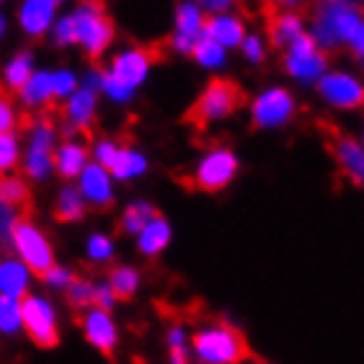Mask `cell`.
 Here are the masks:
<instances>
[{"instance_id": "obj_1", "label": "cell", "mask_w": 364, "mask_h": 364, "mask_svg": "<svg viewBox=\"0 0 364 364\" xmlns=\"http://www.w3.org/2000/svg\"><path fill=\"white\" fill-rule=\"evenodd\" d=\"M189 351L197 364H245L250 356L242 330L234 322H210L197 327L189 338Z\"/></svg>"}, {"instance_id": "obj_2", "label": "cell", "mask_w": 364, "mask_h": 364, "mask_svg": "<svg viewBox=\"0 0 364 364\" xmlns=\"http://www.w3.org/2000/svg\"><path fill=\"white\" fill-rule=\"evenodd\" d=\"M245 104H247V96L237 82L229 80V77H213L208 82V88L203 91V96L183 114V122L192 125L197 133H203L210 122L229 117L237 109H242Z\"/></svg>"}, {"instance_id": "obj_3", "label": "cell", "mask_w": 364, "mask_h": 364, "mask_svg": "<svg viewBox=\"0 0 364 364\" xmlns=\"http://www.w3.org/2000/svg\"><path fill=\"white\" fill-rule=\"evenodd\" d=\"M362 19L364 11L354 0H324L316 14V38L330 48L346 41H354Z\"/></svg>"}, {"instance_id": "obj_4", "label": "cell", "mask_w": 364, "mask_h": 364, "mask_svg": "<svg viewBox=\"0 0 364 364\" xmlns=\"http://www.w3.org/2000/svg\"><path fill=\"white\" fill-rule=\"evenodd\" d=\"M11 245L16 247V253L24 261V269L32 272L41 282H46V277L56 269V258H53L51 242L43 237L30 218H19L14 223V232H11Z\"/></svg>"}, {"instance_id": "obj_5", "label": "cell", "mask_w": 364, "mask_h": 364, "mask_svg": "<svg viewBox=\"0 0 364 364\" xmlns=\"http://www.w3.org/2000/svg\"><path fill=\"white\" fill-rule=\"evenodd\" d=\"M72 19H75L77 43L85 46V51L91 53L93 59L102 56V51L114 38V24L107 16L102 0H82L77 11L72 14Z\"/></svg>"}, {"instance_id": "obj_6", "label": "cell", "mask_w": 364, "mask_h": 364, "mask_svg": "<svg viewBox=\"0 0 364 364\" xmlns=\"http://www.w3.org/2000/svg\"><path fill=\"white\" fill-rule=\"evenodd\" d=\"M21 311V327L30 335V341L41 348H56L59 346V324H56V314H53L51 304L27 295L19 304Z\"/></svg>"}, {"instance_id": "obj_7", "label": "cell", "mask_w": 364, "mask_h": 364, "mask_svg": "<svg viewBox=\"0 0 364 364\" xmlns=\"http://www.w3.org/2000/svg\"><path fill=\"white\" fill-rule=\"evenodd\" d=\"M237 171H240V160H237V154L232 149H213L197 165V171H194L189 183H192L194 189H200V192L215 194L223 192L234 181Z\"/></svg>"}, {"instance_id": "obj_8", "label": "cell", "mask_w": 364, "mask_h": 364, "mask_svg": "<svg viewBox=\"0 0 364 364\" xmlns=\"http://www.w3.org/2000/svg\"><path fill=\"white\" fill-rule=\"evenodd\" d=\"M53 114H56V109L48 107L41 114L38 128L32 131L30 152H27V160H24V171L30 173L32 178H46L53 168V125H51Z\"/></svg>"}, {"instance_id": "obj_9", "label": "cell", "mask_w": 364, "mask_h": 364, "mask_svg": "<svg viewBox=\"0 0 364 364\" xmlns=\"http://www.w3.org/2000/svg\"><path fill=\"white\" fill-rule=\"evenodd\" d=\"M322 128H324V136H327V144L333 149L338 168L343 171V176L351 183L364 186V146H359L351 136H346L343 131H338V128L327 125V122H322Z\"/></svg>"}, {"instance_id": "obj_10", "label": "cell", "mask_w": 364, "mask_h": 364, "mask_svg": "<svg viewBox=\"0 0 364 364\" xmlns=\"http://www.w3.org/2000/svg\"><path fill=\"white\" fill-rule=\"evenodd\" d=\"M77 322H80L82 333H85V341L93 348H99L109 362H114L120 335H117V324L112 319V314L102 311V309H85V311L77 314Z\"/></svg>"}, {"instance_id": "obj_11", "label": "cell", "mask_w": 364, "mask_h": 364, "mask_svg": "<svg viewBox=\"0 0 364 364\" xmlns=\"http://www.w3.org/2000/svg\"><path fill=\"white\" fill-rule=\"evenodd\" d=\"M165 46V43H160V46H149V48H136V51H128V53H120L117 59L112 61V77H117V80L125 85V88H136L139 82L146 77V72H149V67H152L154 61L162 59L160 48Z\"/></svg>"}, {"instance_id": "obj_12", "label": "cell", "mask_w": 364, "mask_h": 364, "mask_svg": "<svg viewBox=\"0 0 364 364\" xmlns=\"http://www.w3.org/2000/svg\"><path fill=\"white\" fill-rule=\"evenodd\" d=\"M319 93L335 107H343V109H356L364 107V85L356 82L348 75L333 72V75H324L319 80Z\"/></svg>"}, {"instance_id": "obj_13", "label": "cell", "mask_w": 364, "mask_h": 364, "mask_svg": "<svg viewBox=\"0 0 364 364\" xmlns=\"http://www.w3.org/2000/svg\"><path fill=\"white\" fill-rule=\"evenodd\" d=\"M293 114V99L284 88H274L266 91L253 104V125L255 128H272V125H282L287 117Z\"/></svg>"}, {"instance_id": "obj_14", "label": "cell", "mask_w": 364, "mask_h": 364, "mask_svg": "<svg viewBox=\"0 0 364 364\" xmlns=\"http://www.w3.org/2000/svg\"><path fill=\"white\" fill-rule=\"evenodd\" d=\"M203 38V14L194 3H181L178 14H176V35H173L171 46L181 53H192L194 43Z\"/></svg>"}, {"instance_id": "obj_15", "label": "cell", "mask_w": 364, "mask_h": 364, "mask_svg": "<svg viewBox=\"0 0 364 364\" xmlns=\"http://www.w3.org/2000/svg\"><path fill=\"white\" fill-rule=\"evenodd\" d=\"M263 14H266V30H269V41L272 46L282 48V46H290V43L304 32V24L295 14H282L279 6L274 0H266L263 3Z\"/></svg>"}, {"instance_id": "obj_16", "label": "cell", "mask_w": 364, "mask_h": 364, "mask_svg": "<svg viewBox=\"0 0 364 364\" xmlns=\"http://www.w3.org/2000/svg\"><path fill=\"white\" fill-rule=\"evenodd\" d=\"M82 192L88 200H91L96 208H112L114 203V197H112V183H109V176L104 171L102 165H85L82 168Z\"/></svg>"}, {"instance_id": "obj_17", "label": "cell", "mask_w": 364, "mask_h": 364, "mask_svg": "<svg viewBox=\"0 0 364 364\" xmlns=\"http://www.w3.org/2000/svg\"><path fill=\"white\" fill-rule=\"evenodd\" d=\"M93 112H96V93L91 88H82V91L72 93L70 104H67V117H70V125L77 128V131L91 139V122H93Z\"/></svg>"}, {"instance_id": "obj_18", "label": "cell", "mask_w": 364, "mask_h": 364, "mask_svg": "<svg viewBox=\"0 0 364 364\" xmlns=\"http://www.w3.org/2000/svg\"><path fill=\"white\" fill-rule=\"evenodd\" d=\"M171 223L165 221L162 215H157V218H152V221L146 223L141 229V234H139V253L146 255V258H157V255L171 245Z\"/></svg>"}, {"instance_id": "obj_19", "label": "cell", "mask_w": 364, "mask_h": 364, "mask_svg": "<svg viewBox=\"0 0 364 364\" xmlns=\"http://www.w3.org/2000/svg\"><path fill=\"white\" fill-rule=\"evenodd\" d=\"M53 11H56V0H24L19 11L21 27L30 35H41V32L48 30Z\"/></svg>"}, {"instance_id": "obj_20", "label": "cell", "mask_w": 364, "mask_h": 364, "mask_svg": "<svg viewBox=\"0 0 364 364\" xmlns=\"http://www.w3.org/2000/svg\"><path fill=\"white\" fill-rule=\"evenodd\" d=\"M203 35L215 41L218 46H237L242 43L245 38V27L240 19H232V16H210V19H203Z\"/></svg>"}, {"instance_id": "obj_21", "label": "cell", "mask_w": 364, "mask_h": 364, "mask_svg": "<svg viewBox=\"0 0 364 364\" xmlns=\"http://www.w3.org/2000/svg\"><path fill=\"white\" fill-rule=\"evenodd\" d=\"M107 277H109L107 284H109L114 301H131L141 287V274L133 266H112Z\"/></svg>"}, {"instance_id": "obj_22", "label": "cell", "mask_w": 364, "mask_h": 364, "mask_svg": "<svg viewBox=\"0 0 364 364\" xmlns=\"http://www.w3.org/2000/svg\"><path fill=\"white\" fill-rule=\"evenodd\" d=\"M0 293L19 301L21 295L27 298V269L14 258L0 261Z\"/></svg>"}, {"instance_id": "obj_23", "label": "cell", "mask_w": 364, "mask_h": 364, "mask_svg": "<svg viewBox=\"0 0 364 364\" xmlns=\"http://www.w3.org/2000/svg\"><path fill=\"white\" fill-rule=\"evenodd\" d=\"M284 67H287V72H290L293 77L311 82V80H316V77H319V75L324 72V67H327V56H324V53H319V51L304 53V56L287 53V59H284Z\"/></svg>"}, {"instance_id": "obj_24", "label": "cell", "mask_w": 364, "mask_h": 364, "mask_svg": "<svg viewBox=\"0 0 364 364\" xmlns=\"http://www.w3.org/2000/svg\"><path fill=\"white\" fill-rule=\"evenodd\" d=\"M0 203L11 205L14 210H19L24 218H30L32 210V197L27 183L14 176H0Z\"/></svg>"}, {"instance_id": "obj_25", "label": "cell", "mask_w": 364, "mask_h": 364, "mask_svg": "<svg viewBox=\"0 0 364 364\" xmlns=\"http://www.w3.org/2000/svg\"><path fill=\"white\" fill-rule=\"evenodd\" d=\"M85 215V200L77 189L72 186H64L56 200V208H53V218L61 223H72V221H80Z\"/></svg>"}, {"instance_id": "obj_26", "label": "cell", "mask_w": 364, "mask_h": 364, "mask_svg": "<svg viewBox=\"0 0 364 364\" xmlns=\"http://www.w3.org/2000/svg\"><path fill=\"white\" fill-rule=\"evenodd\" d=\"M85 157H88L85 146H80V144H64L59 152L53 154V165H56V171L64 178H75L85 168Z\"/></svg>"}, {"instance_id": "obj_27", "label": "cell", "mask_w": 364, "mask_h": 364, "mask_svg": "<svg viewBox=\"0 0 364 364\" xmlns=\"http://www.w3.org/2000/svg\"><path fill=\"white\" fill-rule=\"evenodd\" d=\"M160 213H157V208L149 203H131L128 208H125V213H122L120 218V232L122 234H141V229L146 226V223L152 221V218H157Z\"/></svg>"}, {"instance_id": "obj_28", "label": "cell", "mask_w": 364, "mask_h": 364, "mask_svg": "<svg viewBox=\"0 0 364 364\" xmlns=\"http://www.w3.org/2000/svg\"><path fill=\"white\" fill-rule=\"evenodd\" d=\"M53 96L51 91V72H32V77L27 80V85L21 88V99L30 104V107H38V104H46Z\"/></svg>"}, {"instance_id": "obj_29", "label": "cell", "mask_w": 364, "mask_h": 364, "mask_svg": "<svg viewBox=\"0 0 364 364\" xmlns=\"http://www.w3.org/2000/svg\"><path fill=\"white\" fill-rule=\"evenodd\" d=\"M109 171L114 178H133V176H141L146 171V160L133 149H117V157H114Z\"/></svg>"}, {"instance_id": "obj_30", "label": "cell", "mask_w": 364, "mask_h": 364, "mask_svg": "<svg viewBox=\"0 0 364 364\" xmlns=\"http://www.w3.org/2000/svg\"><path fill=\"white\" fill-rule=\"evenodd\" d=\"M30 77H32V56L30 53H19V56L6 67V82H9L11 91H21Z\"/></svg>"}, {"instance_id": "obj_31", "label": "cell", "mask_w": 364, "mask_h": 364, "mask_svg": "<svg viewBox=\"0 0 364 364\" xmlns=\"http://www.w3.org/2000/svg\"><path fill=\"white\" fill-rule=\"evenodd\" d=\"M19 327H21L19 301H14V298L0 293V330L11 335V333H16Z\"/></svg>"}, {"instance_id": "obj_32", "label": "cell", "mask_w": 364, "mask_h": 364, "mask_svg": "<svg viewBox=\"0 0 364 364\" xmlns=\"http://www.w3.org/2000/svg\"><path fill=\"white\" fill-rule=\"evenodd\" d=\"M192 53L200 59V64H205V67H218L223 61V48L218 46L215 41H210V38H200V41L194 43Z\"/></svg>"}, {"instance_id": "obj_33", "label": "cell", "mask_w": 364, "mask_h": 364, "mask_svg": "<svg viewBox=\"0 0 364 364\" xmlns=\"http://www.w3.org/2000/svg\"><path fill=\"white\" fill-rule=\"evenodd\" d=\"M189 327L183 322H171L165 330V346H168V354L171 351H189Z\"/></svg>"}, {"instance_id": "obj_34", "label": "cell", "mask_w": 364, "mask_h": 364, "mask_svg": "<svg viewBox=\"0 0 364 364\" xmlns=\"http://www.w3.org/2000/svg\"><path fill=\"white\" fill-rule=\"evenodd\" d=\"M88 255H91L93 261L107 263V261H112V255H114V245H112L109 237L93 234L91 240H88Z\"/></svg>"}, {"instance_id": "obj_35", "label": "cell", "mask_w": 364, "mask_h": 364, "mask_svg": "<svg viewBox=\"0 0 364 364\" xmlns=\"http://www.w3.org/2000/svg\"><path fill=\"white\" fill-rule=\"evenodd\" d=\"M16 139L14 136H0V176L9 171V168H14V162H16Z\"/></svg>"}, {"instance_id": "obj_36", "label": "cell", "mask_w": 364, "mask_h": 364, "mask_svg": "<svg viewBox=\"0 0 364 364\" xmlns=\"http://www.w3.org/2000/svg\"><path fill=\"white\" fill-rule=\"evenodd\" d=\"M102 88L109 93L114 102H128V99H131V93H133L131 88H125L117 77H112L109 72H104V75H102Z\"/></svg>"}, {"instance_id": "obj_37", "label": "cell", "mask_w": 364, "mask_h": 364, "mask_svg": "<svg viewBox=\"0 0 364 364\" xmlns=\"http://www.w3.org/2000/svg\"><path fill=\"white\" fill-rule=\"evenodd\" d=\"M51 91L53 96H67V93L75 91V75L67 70L51 72Z\"/></svg>"}, {"instance_id": "obj_38", "label": "cell", "mask_w": 364, "mask_h": 364, "mask_svg": "<svg viewBox=\"0 0 364 364\" xmlns=\"http://www.w3.org/2000/svg\"><path fill=\"white\" fill-rule=\"evenodd\" d=\"M53 38L59 46H67V43H77V35H75V19L72 16H64V19L56 24L53 30Z\"/></svg>"}, {"instance_id": "obj_39", "label": "cell", "mask_w": 364, "mask_h": 364, "mask_svg": "<svg viewBox=\"0 0 364 364\" xmlns=\"http://www.w3.org/2000/svg\"><path fill=\"white\" fill-rule=\"evenodd\" d=\"M11 125H14V109H11L9 96L0 91V136H6L11 131Z\"/></svg>"}, {"instance_id": "obj_40", "label": "cell", "mask_w": 364, "mask_h": 364, "mask_svg": "<svg viewBox=\"0 0 364 364\" xmlns=\"http://www.w3.org/2000/svg\"><path fill=\"white\" fill-rule=\"evenodd\" d=\"M96 157H99V165L109 171L112 162H114V157H117V146H114V144H109V141H102L99 146H96Z\"/></svg>"}, {"instance_id": "obj_41", "label": "cell", "mask_w": 364, "mask_h": 364, "mask_svg": "<svg viewBox=\"0 0 364 364\" xmlns=\"http://www.w3.org/2000/svg\"><path fill=\"white\" fill-rule=\"evenodd\" d=\"M245 53H247V59L253 61H263V48H261V41L258 38H247V41L242 43Z\"/></svg>"}, {"instance_id": "obj_42", "label": "cell", "mask_w": 364, "mask_h": 364, "mask_svg": "<svg viewBox=\"0 0 364 364\" xmlns=\"http://www.w3.org/2000/svg\"><path fill=\"white\" fill-rule=\"evenodd\" d=\"M200 3H203L208 11H226L234 3V0H200Z\"/></svg>"}, {"instance_id": "obj_43", "label": "cell", "mask_w": 364, "mask_h": 364, "mask_svg": "<svg viewBox=\"0 0 364 364\" xmlns=\"http://www.w3.org/2000/svg\"><path fill=\"white\" fill-rule=\"evenodd\" d=\"M354 48H356V53L359 56H364V19H362V24H359V30H356V35H354Z\"/></svg>"}, {"instance_id": "obj_44", "label": "cell", "mask_w": 364, "mask_h": 364, "mask_svg": "<svg viewBox=\"0 0 364 364\" xmlns=\"http://www.w3.org/2000/svg\"><path fill=\"white\" fill-rule=\"evenodd\" d=\"M274 3H277V6H279V3H284V6H293L295 0H274Z\"/></svg>"}, {"instance_id": "obj_45", "label": "cell", "mask_w": 364, "mask_h": 364, "mask_svg": "<svg viewBox=\"0 0 364 364\" xmlns=\"http://www.w3.org/2000/svg\"><path fill=\"white\" fill-rule=\"evenodd\" d=\"M3 27H6V21H3V16H0V35H3Z\"/></svg>"}, {"instance_id": "obj_46", "label": "cell", "mask_w": 364, "mask_h": 364, "mask_svg": "<svg viewBox=\"0 0 364 364\" xmlns=\"http://www.w3.org/2000/svg\"><path fill=\"white\" fill-rule=\"evenodd\" d=\"M255 364H272V362H255Z\"/></svg>"}]
</instances>
